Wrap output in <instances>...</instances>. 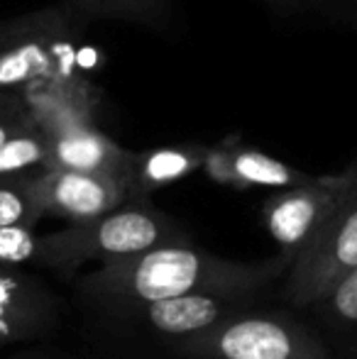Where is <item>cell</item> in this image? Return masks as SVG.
<instances>
[{
	"mask_svg": "<svg viewBox=\"0 0 357 359\" xmlns=\"http://www.w3.org/2000/svg\"><path fill=\"white\" fill-rule=\"evenodd\" d=\"M286 266H291L286 255L264 262H233L177 240L140 255L103 262L100 269L90 271L81 281V286L95 298L144 308L196 291L257 293Z\"/></svg>",
	"mask_w": 357,
	"mask_h": 359,
	"instance_id": "cell-1",
	"label": "cell"
},
{
	"mask_svg": "<svg viewBox=\"0 0 357 359\" xmlns=\"http://www.w3.org/2000/svg\"><path fill=\"white\" fill-rule=\"evenodd\" d=\"M179 227L147 205L115 208L90 220L72 222L39 237V259L57 271L72 274L86 262H110L140 255L164 242H177Z\"/></svg>",
	"mask_w": 357,
	"mask_h": 359,
	"instance_id": "cell-2",
	"label": "cell"
},
{
	"mask_svg": "<svg viewBox=\"0 0 357 359\" xmlns=\"http://www.w3.org/2000/svg\"><path fill=\"white\" fill-rule=\"evenodd\" d=\"M83 20L67 5L0 22V90H29L76 67Z\"/></svg>",
	"mask_w": 357,
	"mask_h": 359,
	"instance_id": "cell-3",
	"label": "cell"
},
{
	"mask_svg": "<svg viewBox=\"0 0 357 359\" xmlns=\"http://www.w3.org/2000/svg\"><path fill=\"white\" fill-rule=\"evenodd\" d=\"M189 359H330L311 327L284 313H235L198 335L181 340Z\"/></svg>",
	"mask_w": 357,
	"mask_h": 359,
	"instance_id": "cell-4",
	"label": "cell"
},
{
	"mask_svg": "<svg viewBox=\"0 0 357 359\" xmlns=\"http://www.w3.org/2000/svg\"><path fill=\"white\" fill-rule=\"evenodd\" d=\"M353 269H357V189L291 262L284 298L299 308L318 306Z\"/></svg>",
	"mask_w": 357,
	"mask_h": 359,
	"instance_id": "cell-5",
	"label": "cell"
},
{
	"mask_svg": "<svg viewBox=\"0 0 357 359\" xmlns=\"http://www.w3.org/2000/svg\"><path fill=\"white\" fill-rule=\"evenodd\" d=\"M357 189V171L343 176L309 179L306 184L291 186L274 194L264 203V222L269 235L281 247V255L291 262L301 250L323 230L350 194Z\"/></svg>",
	"mask_w": 357,
	"mask_h": 359,
	"instance_id": "cell-6",
	"label": "cell"
},
{
	"mask_svg": "<svg viewBox=\"0 0 357 359\" xmlns=\"http://www.w3.org/2000/svg\"><path fill=\"white\" fill-rule=\"evenodd\" d=\"M32 194L44 215L72 222L90 220L120 208L130 198L125 179L74 169H42L32 176Z\"/></svg>",
	"mask_w": 357,
	"mask_h": 359,
	"instance_id": "cell-7",
	"label": "cell"
},
{
	"mask_svg": "<svg viewBox=\"0 0 357 359\" xmlns=\"http://www.w3.org/2000/svg\"><path fill=\"white\" fill-rule=\"evenodd\" d=\"M252 296L255 293L238 291H196L149 303L144 306V318H147V325L159 335L189 340L213 327L215 323L245 308H252Z\"/></svg>",
	"mask_w": 357,
	"mask_h": 359,
	"instance_id": "cell-8",
	"label": "cell"
},
{
	"mask_svg": "<svg viewBox=\"0 0 357 359\" xmlns=\"http://www.w3.org/2000/svg\"><path fill=\"white\" fill-rule=\"evenodd\" d=\"M25 95L37 128H42L49 137L76 125H95V113L100 108V88L79 69L54 76L25 90Z\"/></svg>",
	"mask_w": 357,
	"mask_h": 359,
	"instance_id": "cell-9",
	"label": "cell"
},
{
	"mask_svg": "<svg viewBox=\"0 0 357 359\" xmlns=\"http://www.w3.org/2000/svg\"><path fill=\"white\" fill-rule=\"evenodd\" d=\"M206 174L213 181L233 189H255V186H267V189H291V186L306 184L309 176L299 169L274 159L252 147L240 144L235 137L223 140L220 144L208 147L203 164Z\"/></svg>",
	"mask_w": 357,
	"mask_h": 359,
	"instance_id": "cell-10",
	"label": "cell"
},
{
	"mask_svg": "<svg viewBox=\"0 0 357 359\" xmlns=\"http://www.w3.org/2000/svg\"><path fill=\"white\" fill-rule=\"evenodd\" d=\"M54 316L57 303L37 281L0 264V347L42 335Z\"/></svg>",
	"mask_w": 357,
	"mask_h": 359,
	"instance_id": "cell-11",
	"label": "cell"
},
{
	"mask_svg": "<svg viewBox=\"0 0 357 359\" xmlns=\"http://www.w3.org/2000/svg\"><path fill=\"white\" fill-rule=\"evenodd\" d=\"M135 151H128L95 125H76L49 137L47 169H74L125 179Z\"/></svg>",
	"mask_w": 357,
	"mask_h": 359,
	"instance_id": "cell-12",
	"label": "cell"
},
{
	"mask_svg": "<svg viewBox=\"0 0 357 359\" xmlns=\"http://www.w3.org/2000/svg\"><path fill=\"white\" fill-rule=\"evenodd\" d=\"M208 147L184 144V147H159L149 151H135L128 169L130 196H142L157 191L174 181L186 179L194 171L203 169Z\"/></svg>",
	"mask_w": 357,
	"mask_h": 359,
	"instance_id": "cell-13",
	"label": "cell"
},
{
	"mask_svg": "<svg viewBox=\"0 0 357 359\" xmlns=\"http://www.w3.org/2000/svg\"><path fill=\"white\" fill-rule=\"evenodd\" d=\"M49 135L42 128L22 130L0 147V179H18L47 169Z\"/></svg>",
	"mask_w": 357,
	"mask_h": 359,
	"instance_id": "cell-14",
	"label": "cell"
},
{
	"mask_svg": "<svg viewBox=\"0 0 357 359\" xmlns=\"http://www.w3.org/2000/svg\"><path fill=\"white\" fill-rule=\"evenodd\" d=\"M64 5L83 22L100 18L157 25L167 13V0H64Z\"/></svg>",
	"mask_w": 357,
	"mask_h": 359,
	"instance_id": "cell-15",
	"label": "cell"
},
{
	"mask_svg": "<svg viewBox=\"0 0 357 359\" xmlns=\"http://www.w3.org/2000/svg\"><path fill=\"white\" fill-rule=\"evenodd\" d=\"M32 176L34 174L18 176V179H0V227H34L44 215L32 194Z\"/></svg>",
	"mask_w": 357,
	"mask_h": 359,
	"instance_id": "cell-16",
	"label": "cell"
},
{
	"mask_svg": "<svg viewBox=\"0 0 357 359\" xmlns=\"http://www.w3.org/2000/svg\"><path fill=\"white\" fill-rule=\"evenodd\" d=\"M32 259H39V237L32 232V227H0V264L22 266Z\"/></svg>",
	"mask_w": 357,
	"mask_h": 359,
	"instance_id": "cell-17",
	"label": "cell"
},
{
	"mask_svg": "<svg viewBox=\"0 0 357 359\" xmlns=\"http://www.w3.org/2000/svg\"><path fill=\"white\" fill-rule=\"evenodd\" d=\"M34 115L22 90H0V147L13 135L32 128Z\"/></svg>",
	"mask_w": 357,
	"mask_h": 359,
	"instance_id": "cell-18",
	"label": "cell"
},
{
	"mask_svg": "<svg viewBox=\"0 0 357 359\" xmlns=\"http://www.w3.org/2000/svg\"><path fill=\"white\" fill-rule=\"evenodd\" d=\"M281 8L316 15L333 25H357V0H281Z\"/></svg>",
	"mask_w": 357,
	"mask_h": 359,
	"instance_id": "cell-19",
	"label": "cell"
},
{
	"mask_svg": "<svg viewBox=\"0 0 357 359\" xmlns=\"http://www.w3.org/2000/svg\"><path fill=\"white\" fill-rule=\"evenodd\" d=\"M318 306H325V311L335 320L345 325H357V269L345 274Z\"/></svg>",
	"mask_w": 357,
	"mask_h": 359,
	"instance_id": "cell-20",
	"label": "cell"
},
{
	"mask_svg": "<svg viewBox=\"0 0 357 359\" xmlns=\"http://www.w3.org/2000/svg\"><path fill=\"white\" fill-rule=\"evenodd\" d=\"M267 3H271V5H281V0H267Z\"/></svg>",
	"mask_w": 357,
	"mask_h": 359,
	"instance_id": "cell-21",
	"label": "cell"
}]
</instances>
